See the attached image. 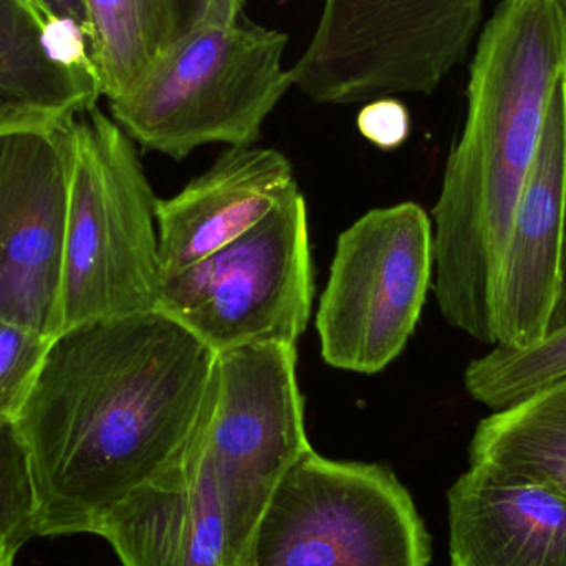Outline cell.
Wrapping results in <instances>:
<instances>
[{
  "mask_svg": "<svg viewBox=\"0 0 566 566\" xmlns=\"http://www.w3.org/2000/svg\"><path fill=\"white\" fill-rule=\"evenodd\" d=\"M35 535L29 462L13 424L0 429V551H20Z\"/></svg>",
  "mask_w": 566,
  "mask_h": 566,
  "instance_id": "19",
  "label": "cell"
},
{
  "mask_svg": "<svg viewBox=\"0 0 566 566\" xmlns=\"http://www.w3.org/2000/svg\"><path fill=\"white\" fill-rule=\"evenodd\" d=\"M15 548H3L0 551V566H13L17 555Z\"/></svg>",
  "mask_w": 566,
  "mask_h": 566,
  "instance_id": "24",
  "label": "cell"
},
{
  "mask_svg": "<svg viewBox=\"0 0 566 566\" xmlns=\"http://www.w3.org/2000/svg\"><path fill=\"white\" fill-rule=\"evenodd\" d=\"M431 537L391 469L306 451L272 495L245 566H429Z\"/></svg>",
  "mask_w": 566,
  "mask_h": 566,
  "instance_id": "6",
  "label": "cell"
},
{
  "mask_svg": "<svg viewBox=\"0 0 566 566\" xmlns=\"http://www.w3.org/2000/svg\"><path fill=\"white\" fill-rule=\"evenodd\" d=\"M313 296L308 209L296 186L251 231L163 277L156 310L221 353L264 343L296 346Z\"/></svg>",
  "mask_w": 566,
  "mask_h": 566,
  "instance_id": "8",
  "label": "cell"
},
{
  "mask_svg": "<svg viewBox=\"0 0 566 566\" xmlns=\"http://www.w3.org/2000/svg\"><path fill=\"white\" fill-rule=\"evenodd\" d=\"M102 96L93 66L63 62L25 0H0V135L63 128Z\"/></svg>",
  "mask_w": 566,
  "mask_h": 566,
  "instance_id": "15",
  "label": "cell"
},
{
  "mask_svg": "<svg viewBox=\"0 0 566 566\" xmlns=\"http://www.w3.org/2000/svg\"><path fill=\"white\" fill-rule=\"evenodd\" d=\"M189 441L214 479L232 562L245 566L272 495L312 449L296 346L264 343L216 353Z\"/></svg>",
  "mask_w": 566,
  "mask_h": 566,
  "instance_id": "5",
  "label": "cell"
},
{
  "mask_svg": "<svg viewBox=\"0 0 566 566\" xmlns=\"http://www.w3.org/2000/svg\"><path fill=\"white\" fill-rule=\"evenodd\" d=\"M566 85L552 96L492 286L494 346L527 349L547 335L565 285Z\"/></svg>",
  "mask_w": 566,
  "mask_h": 566,
  "instance_id": "11",
  "label": "cell"
},
{
  "mask_svg": "<svg viewBox=\"0 0 566 566\" xmlns=\"http://www.w3.org/2000/svg\"><path fill=\"white\" fill-rule=\"evenodd\" d=\"M102 95L122 98L182 32L172 0H85Z\"/></svg>",
  "mask_w": 566,
  "mask_h": 566,
  "instance_id": "17",
  "label": "cell"
},
{
  "mask_svg": "<svg viewBox=\"0 0 566 566\" xmlns=\"http://www.w3.org/2000/svg\"><path fill=\"white\" fill-rule=\"evenodd\" d=\"M565 72L560 0H502L479 36L464 128L432 209L439 310L482 345H495V272Z\"/></svg>",
  "mask_w": 566,
  "mask_h": 566,
  "instance_id": "2",
  "label": "cell"
},
{
  "mask_svg": "<svg viewBox=\"0 0 566 566\" xmlns=\"http://www.w3.org/2000/svg\"><path fill=\"white\" fill-rule=\"evenodd\" d=\"M451 566H566V492L471 468L448 492Z\"/></svg>",
  "mask_w": 566,
  "mask_h": 566,
  "instance_id": "13",
  "label": "cell"
},
{
  "mask_svg": "<svg viewBox=\"0 0 566 566\" xmlns=\"http://www.w3.org/2000/svg\"><path fill=\"white\" fill-rule=\"evenodd\" d=\"M358 129L378 148H398L406 142L411 129L408 108L391 96L373 99L359 112Z\"/></svg>",
  "mask_w": 566,
  "mask_h": 566,
  "instance_id": "21",
  "label": "cell"
},
{
  "mask_svg": "<svg viewBox=\"0 0 566 566\" xmlns=\"http://www.w3.org/2000/svg\"><path fill=\"white\" fill-rule=\"evenodd\" d=\"M484 0H325L292 86L323 105L431 95L464 59Z\"/></svg>",
  "mask_w": 566,
  "mask_h": 566,
  "instance_id": "7",
  "label": "cell"
},
{
  "mask_svg": "<svg viewBox=\"0 0 566 566\" xmlns=\"http://www.w3.org/2000/svg\"><path fill=\"white\" fill-rule=\"evenodd\" d=\"M36 13L45 25L52 22H72L90 33L88 13H86L85 0H32ZM92 50V49H90Z\"/></svg>",
  "mask_w": 566,
  "mask_h": 566,
  "instance_id": "23",
  "label": "cell"
},
{
  "mask_svg": "<svg viewBox=\"0 0 566 566\" xmlns=\"http://www.w3.org/2000/svg\"><path fill=\"white\" fill-rule=\"evenodd\" d=\"M179 15L182 30L198 25H229L242 20L245 0H172Z\"/></svg>",
  "mask_w": 566,
  "mask_h": 566,
  "instance_id": "22",
  "label": "cell"
},
{
  "mask_svg": "<svg viewBox=\"0 0 566 566\" xmlns=\"http://www.w3.org/2000/svg\"><path fill=\"white\" fill-rule=\"evenodd\" d=\"M469 461L566 492V376L482 419Z\"/></svg>",
  "mask_w": 566,
  "mask_h": 566,
  "instance_id": "16",
  "label": "cell"
},
{
  "mask_svg": "<svg viewBox=\"0 0 566 566\" xmlns=\"http://www.w3.org/2000/svg\"><path fill=\"white\" fill-rule=\"evenodd\" d=\"M216 353L153 310L63 329L13 422L29 462L36 537L93 534L175 461Z\"/></svg>",
  "mask_w": 566,
  "mask_h": 566,
  "instance_id": "1",
  "label": "cell"
},
{
  "mask_svg": "<svg viewBox=\"0 0 566 566\" xmlns=\"http://www.w3.org/2000/svg\"><path fill=\"white\" fill-rule=\"evenodd\" d=\"M52 339L0 318V429L13 424L32 395Z\"/></svg>",
  "mask_w": 566,
  "mask_h": 566,
  "instance_id": "20",
  "label": "cell"
},
{
  "mask_svg": "<svg viewBox=\"0 0 566 566\" xmlns=\"http://www.w3.org/2000/svg\"><path fill=\"white\" fill-rule=\"evenodd\" d=\"M289 36L242 19L198 25L178 39L122 98L113 119L145 149L185 159L199 146H252L290 86Z\"/></svg>",
  "mask_w": 566,
  "mask_h": 566,
  "instance_id": "4",
  "label": "cell"
},
{
  "mask_svg": "<svg viewBox=\"0 0 566 566\" xmlns=\"http://www.w3.org/2000/svg\"><path fill=\"white\" fill-rule=\"evenodd\" d=\"M434 281L432 219L416 202L371 209L336 241L316 333L326 365L376 375L415 333Z\"/></svg>",
  "mask_w": 566,
  "mask_h": 566,
  "instance_id": "9",
  "label": "cell"
},
{
  "mask_svg": "<svg viewBox=\"0 0 566 566\" xmlns=\"http://www.w3.org/2000/svg\"><path fill=\"white\" fill-rule=\"evenodd\" d=\"M65 129L0 135V318L50 339L63 332Z\"/></svg>",
  "mask_w": 566,
  "mask_h": 566,
  "instance_id": "10",
  "label": "cell"
},
{
  "mask_svg": "<svg viewBox=\"0 0 566 566\" xmlns=\"http://www.w3.org/2000/svg\"><path fill=\"white\" fill-rule=\"evenodd\" d=\"M562 7H564L565 20H566V0H560ZM565 85H566V72H565ZM565 282H566V229H565Z\"/></svg>",
  "mask_w": 566,
  "mask_h": 566,
  "instance_id": "25",
  "label": "cell"
},
{
  "mask_svg": "<svg viewBox=\"0 0 566 566\" xmlns=\"http://www.w3.org/2000/svg\"><path fill=\"white\" fill-rule=\"evenodd\" d=\"M65 133L63 329L153 312L163 281L158 198L133 139L96 106L80 113Z\"/></svg>",
  "mask_w": 566,
  "mask_h": 566,
  "instance_id": "3",
  "label": "cell"
},
{
  "mask_svg": "<svg viewBox=\"0 0 566 566\" xmlns=\"http://www.w3.org/2000/svg\"><path fill=\"white\" fill-rule=\"evenodd\" d=\"M277 149L231 146L172 198L158 199L163 277L176 274L251 231L296 188Z\"/></svg>",
  "mask_w": 566,
  "mask_h": 566,
  "instance_id": "14",
  "label": "cell"
},
{
  "mask_svg": "<svg viewBox=\"0 0 566 566\" xmlns=\"http://www.w3.org/2000/svg\"><path fill=\"white\" fill-rule=\"evenodd\" d=\"M565 376L566 282L544 339L527 349L492 346L469 363L464 388L474 401L499 411Z\"/></svg>",
  "mask_w": 566,
  "mask_h": 566,
  "instance_id": "18",
  "label": "cell"
},
{
  "mask_svg": "<svg viewBox=\"0 0 566 566\" xmlns=\"http://www.w3.org/2000/svg\"><path fill=\"white\" fill-rule=\"evenodd\" d=\"M25 2H27V3H30V6H32V7H33V2H32V0H25ZM33 9H35V7H33ZM35 12H36V10H35Z\"/></svg>",
  "mask_w": 566,
  "mask_h": 566,
  "instance_id": "26",
  "label": "cell"
},
{
  "mask_svg": "<svg viewBox=\"0 0 566 566\" xmlns=\"http://www.w3.org/2000/svg\"><path fill=\"white\" fill-rule=\"evenodd\" d=\"M95 535L122 566H234L214 479L189 439L105 515Z\"/></svg>",
  "mask_w": 566,
  "mask_h": 566,
  "instance_id": "12",
  "label": "cell"
}]
</instances>
